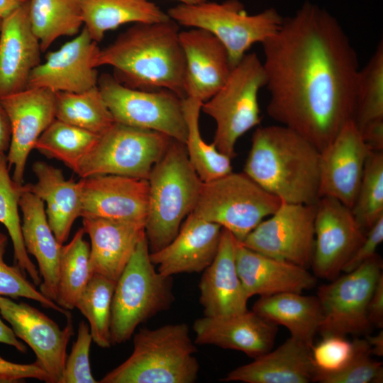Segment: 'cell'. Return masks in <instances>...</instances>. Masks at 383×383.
I'll list each match as a JSON object with an SVG mask.
<instances>
[{"mask_svg": "<svg viewBox=\"0 0 383 383\" xmlns=\"http://www.w3.org/2000/svg\"><path fill=\"white\" fill-rule=\"evenodd\" d=\"M222 227L192 212L174 238L163 248L150 252L157 271L167 277L199 273L213 260L219 246Z\"/></svg>", "mask_w": 383, "mask_h": 383, "instance_id": "obj_22", "label": "cell"}, {"mask_svg": "<svg viewBox=\"0 0 383 383\" xmlns=\"http://www.w3.org/2000/svg\"><path fill=\"white\" fill-rule=\"evenodd\" d=\"M378 118H383L382 41L378 43L364 67L360 68L353 120L360 128L367 122Z\"/></svg>", "mask_w": 383, "mask_h": 383, "instance_id": "obj_39", "label": "cell"}, {"mask_svg": "<svg viewBox=\"0 0 383 383\" xmlns=\"http://www.w3.org/2000/svg\"><path fill=\"white\" fill-rule=\"evenodd\" d=\"M351 211L366 233L383 217V151H370Z\"/></svg>", "mask_w": 383, "mask_h": 383, "instance_id": "obj_40", "label": "cell"}, {"mask_svg": "<svg viewBox=\"0 0 383 383\" xmlns=\"http://www.w3.org/2000/svg\"><path fill=\"white\" fill-rule=\"evenodd\" d=\"M92 341L89 325L81 321L77 339L66 359L62 383L98 382L93 377L90 367L89 351Z\"/></svg>", "mask_w": 383, "mask_h": 383, "instance_id": "obj_44", "label": "cell"}, {"mask_svg": "<svg viewBox=\"0 0 383 383\" xmlns=\"http://www.w3.org/2000/svg\"><path fill=\"white\" fill-rule=\"evenodd\" d=\"M6 155H0V223L6 228L12 241L13 257L16 265L39 286L42 282L35 265L26 251L19 216V200L25 190V185L16 182L9 174Z\"/></svg>", "mask_w": 383, "mask_h": 383, "instance_id": "obj_35", "label": "cell"}, {"mask_svg": "<svg viewBox=\"0 0 383 383\" xmlns=\"http://www.w3.org/2000/svg\"><path fill=\"white\" fill-rule=\"evenodd\" d=\"M173 139L157 131L115 122L79 164L81 178L116 174L148 179Z\"/></svg>", "mask_w": 383, "mask_h": 383, "instance_id": "obj_10", "label": "cell"}, {"mask_svg": "<svg viewBox=\"0 0 383 383\" xmlns=\"http://www.w3.org/2000/svg\"><path fill=\"white\" fill-rule=\"evenodd\" d=\"M84 27L100 42L105 33L128 23H148L170 19L167 13L147 0H81Z\"/></svg>", "mask_w": 383, "mask_h": 383, "instance_id": "obj_31", "label": "cell"}, {"mask_svg": "<svg viewBox=\"0 0 383 383\" xmlns=\"http://www.w3.org/2000/svg\"><path fill=\"white\" fill-rule=\"evenodd\" d=\"M36 379L49 383V377L35 362L31 364L12 362L0 356V382H18L25 379Z\"/></svg>", "mask_w": 383, "mask_h": 383, "instance_id": "obj_46", "label": "cell"}, {"mask_svg": "<svg viewBox=\"0 0 383 383\" xmlns=\"http://www.w3.org/2000/svg\"><path fill=\"white\" fill-rule=\"evenodd\" d=\"M167 14L179 25L205 29L215 35L226 48L233 67L254 44L275 35L284 19L274 8L248 14L238 0L180 4L169 9Z\"/></svg>", "mask_w": 383, "mask_h": 383, "instance_id": "obj_7", "label": "cell"}, {"mask_svg": "<svg viewBox=\"0 0 383 383\" xmlns=\"http://www.w3.org/2000/svg\"><path fill=\"white\" fill-rule=\"evenodd\" d=\"M282 200L243 172L203 182L193 213L221 226L241 242Z\"/></svg>", "mask_w": 383, "mask_h": 383, "instance_id": "obj_9", "label": "cell"}, {"mask_svg": "<svg viewBox=\"0 0 383 383\" xmlns=\"http://www.w3.org/2000/svg\"><path fill=\"white\" fill-rule=\"evenodd\" d=\"M236 269L248 296H271L283 292L302 293L316 284L307 268L235 245Z\"/></svg>", "mask_w": 383, "mask_h": 383, "instance_id": "obj_25", "label": "cell"}, {"mask_svg": "<svg viewBox=\"0 0 383 383\" xmlns=\"http://www.w3.org/2000/svg\"><path fill=\"white\" fill-rule=\"evenodd\" d=\"M0 343L15 348L21 353H26L27 348L18 339L11 327L6 325L0 318Z\"/></svg>", "mask_w": 383, "mask_h": 383, "instance_id": "obj_50", "label": "cell"}, {"mask_svg": "<svg viewBox=\"0 0 383 383\" xmlns=\"http://www.w3.org/2000/svg\"><path fill=\"white\" fill-rule=\"evenodd\" d=\"M80 228L70 243L62 245L60 259L56 304L72 310L93 274L89 262L90 245Z\"/></svg>", "mask_w": 383, "mask_h": 383, "instance_id": "obj_34", "label": "cell"}, {"mask_svg": "<svg viewBox=\"0 0 383 383\" xmlns=\"http://www.w3.org/2000/svg\"><path fill=\"white\" fill-rule=\"evenodd\" d=\"M315 216L316 204L282 201L240 243L254 251L308 269L314 248Z\"/></svg>", "mask_w": 383, "mask_h": 383, "instance_id": "obj_13", "label": "cell"}, {"mask_svg": "<svg viewBox=\"0 0 383 383\" xmlns=\"http://www.w3.org/2000/svg\"><path fill=\"white\" fill-rule=\"evenodd\" d=\"M196 345H213L256 358L274 346L277 327L251 311L222 318L204 316L193 325Z\"/></svg>", "mask_w": 383, "mask_h": 383, "instance_id": "obj_24", "label": "cell"}, {"mask_svg": "<svg viewBox=\"0 0 383 383\" xmlns=\"http://www.w3.org/2000/svg\"><path fill=\"white\" fill-rule=\"evenodd\" d=\"M0 104L11 125L8 165L13 167V179L23 184L28 155L55 118V93L43 88H27L0 99Z\"/></svg>", "mask_w": 383, "mask_h": 383, "instance_id": "obj_17", "label": "cell"}, {"mask_svg": "<svg viewBox=\"0 0 383 383\" xmlns=\"http://www.w3.org/2000/svg\"><path fill=\"white\" fill-rule=\"evenodd\" d=\"M311 357L317 372L333 373L344 368L353 357L354 341L345 336L328 335L311 348Z\"/></svg>", "mask_w": 383, "mask_h": 383, "instance_id": "obj_43", "label": "cell"}, {"mask_svg": "<svg viewBox=\"0 0 383 383\" xmlns=\"http://www.w3.org/2000/svg\"><path fill=\"white\" fill-rule=\"evenodd\" d=\"M25 185L19 200L23 215L21 230L26 251L36 260L42 282L39 291L55 302L60 245L51 230L45 213V203ZM56 303V302H55Z\"/></svg>", "mask_w": 383, "mask_h": 383, "instance_id": "obj_28", "label": "cell"}, {"mask_svg": "<svg viewBox=\"0 0 383 383\" xmlns=\"http://www.w3.org/2000/svg\"><path fill=\"white\" fill-rule=\"evenodd\" d=\"M133 343L131 355L99 382L193 383L197 379L196 348L187 324L140 328Z\"/></svg>", "mask_w": 383, "mask_h": 383, "instance_id": "obj_4", "label": "cell"}, {"mask_svg": "<svg viewBox=\"0 0 383 383\" xmlns=\"http://www.w3.org/2000/svg\"><path fill=\"white\" fill-rule=\"evenodd\" d=\"M99 135L55 118L37 140L34 149L63 162L77 172Z\"/></svg>", "mask_w": 383, "mask_h": 383, "instance_id": "obj_37", "label": "cell"}, {"mask_svg": "<svg viewBox=\"0 0 383 383\" xmlns=\"http://www.w3.org/2000/svg\"><path fill=\"white\" fill-rule=\"evenodd\" d=\"M97 86L115 122L157 131L184 144V98L168 89L131 88L109 74L99 77Z\"/></svg>", "mask_w": 383, "mask_h": 383, "instance_id": "obj_11", "label": "cell"}, {"mask_svg": "<svg viewBox=\"0 0 383 383\" xmlns=\"http://www.w3.org/2000/svg\"><path fill=\"white\" fill-rule=\"evenodd\" d=\"M28 1L1 20L0 99L27 89L31 72L40 63L42 50L31 28Z\"/></svg>", "mask_w": 383, "mask_h": 383, "instance_id": "obj_21", "label": "cell"}, {"mask_svg": "<svg viewBox=\"0 0 383 383\" xmlns=\"http://www.w3.org/2000/svg\"><path fill=\"white\" fill-rule=\"evenodd\" d=\"M252 311L276 326H284L291 337L310 348L322 321L318 297L297 292L260 296L253 304Z\"/></svg>", "mask_w": 383, "mask_h": 383, "instance_id": "obj_30", "label": "cell"}, {"mask_svg": "<svg viewBox=\"0 0 383 383\" xmlns=\"http://www.w3.org/2000/svg\"><path fill=\"white\" fill-rule=\"evenodd\" d=\"M185 58L186 97L202 103L216 94L227 81L233 67L222 43L209 31L198 28L179 31Z\"/></svg>", "mask_w": 383, "mask_h": 383, "instance_id": "obj_20", "label": "cell"}, {"mask_svg": "<svg viewBox=\"0 0 383 383\" xmlns=\"http://www.w3.org/2000/svg\"><path fill=\"white\" fill-rule=\"evenodd\" d=\"M174 301L172 277L155 270L145 236L116 283L111 309V344L128 340L140 323L168 310Z\"/></svg>", "mask_w": 383, "mask_h": 383, "instance_id": "obj_6", "label": "cell"}, {"mask_svg": "<svg viewBox=\"0 0 383 383\" xmlns=\"http://www.w3.org/2000/svg\"><path fill=\"white\" fill-rule=\"evenodd\" d=\"M116 283L101 275L93 274L75 306L89 322L92 340L102 348L112 345L110 321Z\"/></svg>", "mask_w": 383, "mask_h": 383, "instance_id": "obj_38", "label": "cell"}, {"mask_svg": "<svg viewBox=\"0 0 383 383\" xmlns=\"http://www.w3.org/2000/svg\"><path fill=\"white\" fill-rule=\"evenodd\" d=\"M37 178L27 189L46 204L48 224L57 242L63 245L68 239L75 220L82 214L81 183L65 178L61 170L42 161L33 165Z\"/></svg>", "mask_w": 383, "mask_h": 383, "instance_id": "obj_29", "label": "cell"}, {"mask_svg": "<svg viewBox=\"0 0 383 383\" xmlns=\"http://www.w3.org/2000/svg\"><path fill=\"white\" fill-rule=\"evenodd\" d=\"M181 2V4H199L201 2H204L207 0H177Z\"/></svg>", "mask_w": 383, "mask_h": 383, "instance_id": "obj_53", "label": "cell"}, {"mask_svg": "<svg viewBox=\"0 0 383 383\" xmlns=\"http://www.w3.org/2000/svg\"><path fill=\"white\" fill-rule=\"evenodd\" d=\"M81 217L143 223L148 211L146 179L116 174L81 178Z\"/></svg>", "mask_w": 383, "mask_h": 383, "instance_id": "obj_19", "label": "cell"}, {"mask_svg": "<svg viewBox=\"0 0 383 383\" xmlns=\"http://www.w3.org/2000/svg\"><path fill=\"white\" fill-rule=\"evenodd\" d=\"M262 45L268 116L323 150L354 116L360 66L346 32L306 1Z\"/></svg>", "mask_w": 383, "mask_h": 383, "instance_id": "obj_1", "label": "cell"}, {"mask_svg": "<svg viewBox=\"0 0 383 383\" xmlns=\"http://www.w3.org/2000/svg\"><path fill=\"white\" fill-rule=\"evenodd\" d=\"M320 151L295 131L277 124L254 131L243 172L282 201L315 204Z\"/></svg>", "mask_w": 383, "mask_h": 383, "instance_id": "obj_3", "label": "cell"}, {"mask_svg": "<svg viewBox=\"0 0 383 383\" xmlns=\"http://www.w3.org/2000/svg\"><path fill=\"white\" fill-rule=\"evenodd\" d=\"M368 319L372 326L379 328L383 327V274L382 273L376 283L370 297L368 309Z\"/></svg>", "mask_w": 383, "mask_h": 383, "instance_id": "obj_47", "label": "cell"}, {"mask_svg": "<svg viewBox=\"0 0 383 383\" xmlns=\"http://www.w3.org/2000/svg\"><path fill=\"white\" fill-rule=\"evenodd\" d=\"M265 84L262 60L255 52L247 53L219 91L201 105L216 123L212 143L231 159L238 140L261 122L258 94Z\"/></svg>", "mask_w": 383, "mask_h": 383, "instance_id": "obj_8", "label": "cell"}, {"mask_svg": "<svg viewBox=\"0 0 383 383\" xmlns=\"http://www.w3.org/2000/svg\"><path fill=\"white\" fill-rule=\"evenodd\" d=\"M100 50L98 43L83 27L73 39L48 53L45 61L31 72L27 88L80 93L97 86Z\"/></svg>", "mask_w": 383, "mask_h": 383, "instance_id": "obj_16", "label": "cell"}, {"mask_svg": "<svg viewBox=\"0 0 383 383\" xmlns=\"http://www.w3.org/2000/svg\"><path fill=\"white\" fill-rule=\"evenodd\" d=\"M382 269V260L376 253L353 271L318 287L316 296L322 310L318 333L322 336L369 334L372 326L368 304Z\"/></svg>", "mask_w": 383, "mask_h": 383, "instance_id": "obj_12", "label": "cell"}, {"mask_svg": "<svg viewBox=\"0 0 383 383\" xmlns=\"http://www.w3.org/2000/svg\"><path fill=\"white\" fill-rule=\"evenodd\" d=\"M317 370L311 348L290 337L275 350L254 358L221 379L245 383H309L316 381Z\"/></svg>", "mask_w": 383, "mask_h": 383, "instance_id": "obj_27", "label": "cell"}, {"mask_svg": "<svg viewBox=\"0 0 383 383\" xmlns=\"http://www.w3.org/2000/svg\"><path fill=\"white\" fill-rule=\"evenodd\" d=\"M359 130L362 140L371 151H383V118L369 121Z\"/></svg>", "mask_w": 383, "mask_h": 383, "instance_id": "obj_48", "label": "cell"}, {"mask_svg": "<svg viewBox=\"0 0 383 383\" xmlns=\"http://www.w3.org/2000/svg\"><path fill=\"white\" fill-rule=\"evenodd\" d=\"M145 233L150 252L169 244L197 202L203 182L191 165L184 143L172 140L148 179Z\"/></svg>", "mask_w": 383, "mask_h": 383, "instance_id": "obj_5", "label": "cell"}, {"mask_svg": "<svg viewBox=\"0 0 383 383\" xmlns=\"http://www.w3.org/2000/svg\"><path fill=\"white\" fill-rule=\"evenodd\" d=\"M90 238L92 274L117 282L139 242L145 236V223L96 217H82Z\"/></svg>", "mask_w": 383, "mask_h": 383, "instance_id": "obj_26", "label": "cell"}, {"mask_svg": "<svg viewBox=\"0 0 383 383\" xmlns=\"http://www.w3.org/2000/svg\"><path fill=\"white\" fill-rule=\"evenodd\" d=\"M27 1H28V0H27Z\"/></svg>", "mask_w": 383, "mask_h": 383, "instance_id": "obj_55", "label": "cell"}, {"mask_svg": "<svg viewBox=\"0 0 383 383\" xmlns=\"http://www.w3.org/2000/svg\"><path fill=\"white\" fill-rule=\"evenodd\" d=\"M11 142V125L8 116L0 104V155L8 151Z\"/></svg>", "mask_w": 383, "mask_h": 383, "instance_id": "obj_49", "label": "cell"}, {"mask_svg": "<svg viewBox=\"0 0 383 383\" xmlns=\"http://www.w3.org/2000/svg\"><path fill=\"white\" fill-rule=\"evenodd\" d=\"M355 353L348 365L333 373L317 372L321 383H380L383 380L382 362L371 358V349L365 338L353 340Z\"/></svg>", "mask_w": 383, "mask_h": 383, "instance_id": "obj_41", "label": "cell"}, {"mask_svg": "<svg viewBox=\"0 0 383 383\" xmlns=\"http://www.w3.org/2000/svg\"><path fill=\"white\" fill-rule=\"evenodd\" d=\"M365 339L369 343L371 349V353L379 357L383 355V331H381L374 335L370 334L365 335Z\"/></svg>", "mask_w": 383, "mask_h": 383, "instance_id": "obj_51", "label": "cell"}, {"mask_svg": "<svg viewBox=\"0 0 383 383\" xmlns=\"http://www.w3.org/2000/svg\"><path fill=\"white\" fill-rule=\"evenodd\" d=\"M27 0H0V19H3Z\"/></svg>", "mask_w": 383, "mask_h": 383, "instance_id": "obj_52", "label": "cell"}, {"mask_svg": "<svg viewBox=\"0 0 383 383\" xmlns=\"http://www.w3.org/2000/svg\"><path fill=\"white\" fill-rule=\"evenodd\" d=\"M28 14L42 52L62 36L78 34L84 25L81 0H29Z\"/></svg>", "mask_w": 383, "mask_h": 383, "instance_id": "obj_32", "label": "cell"}, {"mask_svg": "<svg viewBox=\"0 0 383 383\" xmlns=\"http://www.w3.org/2000/svg\"><path fill=\"white\" fill-rule=\"evenodd\" d=\"M383 241V217H381L367 232L365 238L343 269L345 273L353 271L376 254L377 247Z\"/></svg>", "mask_w": 383, "mask_h": 383, "instance_id": "obj_45", "label": "cell"}, {"mask_svg": "<svg viewBox=\"0 0 383 383\" xmlns=\"http://www.w3.org/2000/svg\"><path fill=\"white\" fill-rule=\"evenodd\" d=\"M0 314L10 325L16 336L34 352L35 362L45 370L49 383H62L67 359V347L74 335L69 317L61 328L56 322L25 302H16L0 296Z\"/></svg>", "mask_w": 383, "mask_h": 383, "instance_id": "obj_15", "label": "cell"}, {"mask_svg": "<svg viewBox=\"0 0 383 383\" xmlns=\"http://www.w3.org/2000/svg\"><path fill=\"white\" fill-rule=\"evenodd\" d=\"M236 242L233 235L222 228L217 253L203 271L199 284L204 316L222 318L248 311L249 297L236 269Z\"/></svg>", "mask_w": 383, "mask_h": 383, "instance_id": "obj_23", "label": "cell"}, {"mask_svg": "<svg viewBox=\"0 0 383 383\" xmlns=\"http://www.w3.org/2000/svg\"><path fill=\"white\" fill-rule=\"evenodd\" d=\"M1 19H0V30H1Z\"/></svg>", "mask_w": 383, "mask_h": 383, "instance_id": "obj_54", "label": "cell"}, {"mask_svg": "<svg viewBox=\"0 0 383 383\" xmlns=\"http://www.w3.org/2000/svg\"><path fill=\"white\" fill-rule=\"evenodd\" d=\"M365 235L350 208L332 197H320L316 203L311 264L314 275L329 281L338 277Z\"/></svg>", "mask_w": 383, "mask_h": 383, "instance_id": "obj_14", "label": "cell"}, {"mask_svg": "<svg viewBox=\"0 0 383 383\" xmlns=\"http://www.w3.org/2000/svg\"><path fill=\"white\" fill-rule=\"evenodd\" d=\"M55 118L97 135L115 123L98 86L80 93H55Z\"/></svg>", "mask_w": 383, "mask_h": 383, "instance_id": "obj_36", "label": "cell"}, {"mask_svg": "<svg viewBox=\"0 0 383 383\" xmlns=\"http://www.w3.org/2000/svg\"><path fill=\"white\" fill-rule=\"evenodd\" d=\"M7 240V236L0 232V296L32 299L45 308L56 311L67 318L70 317L71 314L67 310L62 309L38 290L35 285L26 279V274L18 265L11 266L5 262L4 254Z\"/></svg>", "mask_w": 383, "mask_h": 383, "instance_id": "obj_42", "label": "cell"}, {"mask_svg": "<svg viewBox=\"0 0 383 383\" xmlns=\"http://www.w3.org/2000/svg\"><path fill=\"white\" fill-rule=\"evenodd\" d=\"M179 24L172 18L135 23L101 49L98 67L111 66L114 77L135 89H168L185 98V58Z\"/></svg>", "mask_w": 383, "mask_h": 383, "instance_id": "obj_2", "label": "cell"}, {"mask_svg": "<svg viewBox=\"0 0 383 383\" xmlns=\"http://www.w3.org/2000/svg\"><path fill=\"white\" fill-rule=\"evenodd\" d=\"M370 151L355 121H348L320 151L319 198L332 197L351 209Z\"/></svg>", "mask_w": 383, "mask_h": 383, "instance_id": "obj_18", "label": "cell"}, {"mask_svg": "<svg viewBox=\"0 0 383 383\" xmlns=\"http://www.w3.org/2000/svg\"><path fill=\"white\" fill-rule=\"evenodd\" d=\"M202 102L185 97L182 108L187 128L184 146L189 160L203 182H208L233 172L231 158L217 150L213 143L208 144L201 137L199 115Z\"/></svg>", "mask_w": 383, "mask_h": 383, "instance_id": "obj_33", "label": "cell"}]
</instances>
